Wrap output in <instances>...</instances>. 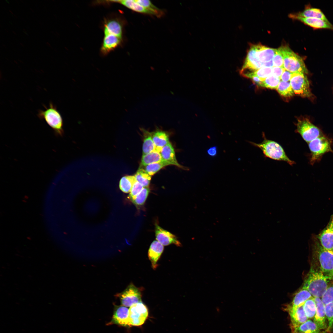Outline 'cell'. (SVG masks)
Instances as JSON below:
<instances>
[{"label": "cell", "instance_id": "cell-1", "mask_svg": "<svg viewBox=\"0 0 333 333\" xmlns=\"http://www.w3.org/2000/svg\"><path fill=\"white\" fill-rule=\"evenodd\" d=\"M332 280L324 275L319 270L312 267L302 288L307 290L314 298H321Z\"/></svg>", "mask_w": 333, "mask_h": 333}, {"label": "cell", "instance_id": "cell-2", "mask_svg": "<svg viewBox=\"0 0 333 333\" xmlns=\"http://www.w3.org/2000/svg\"><path fill=\"white\" fill-rule=\"evenodd\" d=\"M43 106L45 110H39L37 114L38 117L45 121L52 129L55 136H62L64 133L63 121L56 106L52 102H50L48 107L44 105Z\"/></svg>", "mask_w": 333, "mask_h": 333}, {"label": "cell", "instance_id": "cell-3", "mask_svg": "<svg viewBox=\"0 0 333 333\" xmlns=\"http://www.w3.org/2000/svg\"><path fill=\"white\" fill-rule=\"evenodd\" d=\"M313 247L319 264V270L325 276L333 280V253L324 249L315 236Z\"/></svg>", "mask_w": 333, "mask_h": 333}, {"label": "cell", "instance_id": "cell-4", "mask_svg": "<svg viewBox=\"0 0 333 333\" xmlns=\"http://www.w3.org/2000/svg\"><path fill=\"white\" fill-rule=\"evenodd\" d=\"M263 137L264 139L260 143L249 142L260 149L266 157L276 160L286 162L291 165L295 163L294 161L287 157L280 144L275 141L267 139L264 135Z\"/></svg>", "mask_w": 333, "mask_h": 333}, {"label": "cell", "instance_id": "cell-5", "mask_svg": "<svg viewBox=\"0 0 333 333\" xmlns=\"http://www.w3.org/2000/svg\"><path fill=\"white\" fill-rule=\"evenodd\" d=\"M283 57V68L292 73H308V70L302 58L294 53L288 46L281 47Z\"/></svg>", "mask_w": 333, "mask_h": 333}, {"label": "cell", "instance_id": "cell-6", "mask_svg": "<svg viewBox=\"0 0 333 333\" xmlns=\"http://www.w3.org/2000/svg\"><path fill=\"white\" fill-rule=\"evenodd\" d=\"M311 153L310 163L313 164L325 153L332 151L330 140L322 135L308 143Z\"/></svg>", "mask_w": 333, "mask_h": 333}, {"label": "cell", "instance_id": "cell-7", "mask_svg": "<svg viewBox=\"0 0 333 333\" xmlns=\"http://www.w3.org/2000/svg\"><path fill=\"white\" fill-rule=\"evenodd\" d=\"M290 82L294 94L303 97L312 96L308 78L305 74L292 73Z\"/></svg>", "mask_w": 333, "mask_h": 333}, {"label": "cell", "instance_id": "cell-8", "mask_svg": "<svg viewBox=\"0 0 333 333\" xmlns=\"http://www.w3.org/2000/svg\"><path fill=\"white\" fill-rule=\"evenodd\" d=\"M296 125V132L308 143L323 135L319 129L306 118L298 119Z\"/></svg>", "mask_w": 333, "mask_h": 333}, {"label": "cell", "instance_id": "cell-9", "mask_svg": "<svg viewBox=\"0 0 333 333\" xmlns=\"http://www.w3.org/2000/svg\"><path fill=\"white\" fill-rule=\"evenodd\" d=\"M122 306L130 307L132 305L142 302L141 289L133 283L130 284L122 292L117 294Z\"/></svg>", "mask_w": 333, "mask_h": 333}, {"label": "cell", "instance_id": "cell-10", "mask_svg": "<svg viewBox=\"0 0 333 333\" xmlns=\"http://www.w3.org/2000/svg\"><path fill=\"white\" fill-rule=\"evenodd\" d=\"M129 313L131 326L142 325L146 320L148 314L147 308L142 302L130 307Z\"/></svg>", "mask_w": 333, "mask_h": 333}, {"label": "cell", "instance_id": "cell-11", "mask_svg": "<svg viewBox=\"0 0 333 333\" xmlns=\"http://www.w3.org/2000/svg\"><path fill=\"white\" fill-rule=\"evenodd\" d=\"M263 67L262 63L261 62L256 56L254 45H252L249 49L240 73L246 77L248 75Z\"/></svg>", "mask_w": 333, "mask_h": 333}, {"label": "cell", "instance_id": "cell-12", "mask_svg": "<svg viewBox=\"0 0 333 333\" xmlns=\"http://www.w3.org/2000/svg\"><path fill=\"white\" fill-rule=\"evenodd\" d=\"M315 236L324 249L333 253V214L326 227Z\"/></svg>", "mask_w": 333, "mask_h": 333}, {"label": "cell", "instance_id": "cell-13", "mask_svg": "<svg viewBox=\"0 0 333 333\" xmlns=\"http://www.w3.org/2000/svg\"><path fill=\"white\" fill-rule=\"evenodd\" d=\"M286 309L290 318L291 330L298 327L308 319L304 310L303 304L296 307L289 305L287 306Z\"/></svg>", "mask_w": 333, "mask_h": 333}, {"label": "cell", "instance_id": "cell-14", "mask_svg": "<svg viewBox=\"0 0 333 333\" xmlns=\"http://www.w3.org/2000/svg\"><path fill=\"white\" fill-rule=\"evenodd\" d=\"M155 234L157 240L163 245L174 244L178 247L182 246L181 243L175 236L164 230L157 224L155 225Z\"/></svg>", "mask_w": 333, "mask_h": 333}, {"label": "cell", "instance_id": "cell-15", "mask_svg": "<svg viewBox=\"0 0 333 333\" xmlns=\"http://www.w3.org/2000/svg\"><path fill=\"white\" fill-rule=\"evenodd\" d=\"M160 153L162 160L168 165H174L184 170H189L188 167L179 163L176 159L174 148L170 142L162 148Z\"/></svg>", "mask_w": 333, "mask_h": 333}, {"label": "cell", "instance_id": "cell-16", "mask_svg": "<svg viewBox=\"0 0 333 333\" xmlns=\"http://www.w3.org/2000/svg\"><path fill=\"white\" fill-rule=\"evenodd\" d=\"M315 302L316 310L314 318V322L320 330H324L327 328L325 305L321 298H314Z\"/></svg>", "mask_w": 333, "mask_h": 333}, {"label": "cell", "instance_id": "cell-17", "mask_svg": "<svg viewBox=\"0 0 333 333\" xmlns=\"http://www.w3.org/2000/svg\"><path fill=\"white\" fill-rule=\"evenodd\" d=\"M290 17L298 19L306 25L315 29H328L333 30V26L329 22L322 19L310 18H304L295 14L289 15Z\"/></svg>", "mask_w": 333, "mask_h": 333}, {"label": "cell", "instance_id": "cell-18", "mask_svg": "<svg viewBox=\"0 0 333 333\" xmlns=\"http://www.w3.org/2000/svg\"><path fill=\"white\" fill-rule=\"evenodd\" d=\"M112 321L121 326H130L129 309L123 306H116Z\"/></svg>", "mask_w": 333, "mask_h": 333}, {"label": "cell", "instance_id": "cell-19", "mask_svg": "<svg viewBox=\"0 0 333 333\" xmlns=\"http://www.w3.org/2000/svg\"><path fill=\"white\" fill-rule=\"evenodd\" d=\"M163 250V245L157 240H154L151 244L148 251V257L153 269L158 266L157 262Z\"/></svg>", "mask_w": 333, "mask_h": 333}, {"label": "cell", "instance_id": "cell-20", "mask_svg": "<svg viewBox=\"0 0 333 333\" xmlns=\"http://www.w3.org/2000/svg\"><path fill=\"white\" fill-rule=\"evenodd\" d=\"M122 38L115 35H104L101 51L103 54L108 53L120 44Z\"/></svg>", "mask_w": 333, "mask_h": 333}, {"label": "cell", "instance_id": "cell-21", "mask_svg": "<svg viewBox=\"0 0 333 333\" xmlns=\"http://www.w3.org/2000/svg\"><path fill=\"white\" fill-rule=\"evenodd\" d=\"M256 56L261 63L268 62L272 60L276 49L265 47L261 44L254 45Z\"/></svg>", "mask_w": 333, "mask_h": 333}, {"label": "cell", "instance_id": "cell-22", "mask_svg": "<svg viewBox=\"0 0 333 333\" xmlns=\"http://www.w3.org/2000/svg\"><path fill=\"white\" fill-rule=\"evenodd\" d=\"M104 35H113L122 38V25L117 19L112 18L108 20L104 24Z\"/></svg>", "mask_w": 333, "mask_h": 333}, {"label": "cell", "instance_id": "cell-23", "mask_svg": "<svg viewBox=\"0 0 333 333\" xmlns=\"http://www.w3.org/2000/svg\"><path fill=\"white\" fill-rule=\"evenodd\" d=\"M152 139L156 147L155 151L160 153L162 148L170 142L167 134L162 130L152 132Z\"/></svg>", "mask_w": 333, "mask_h": 333}, {"label": "cell", "instance_id": "cell-24", "mask_svg": "<svg viewBox=\"0 0 333 333\" xmlns=\"http://www.w3.org/2000/svg\"><path fill=\"white\" fill-rule=\"evenodd\" d=\"M291 330L292 333L295 332L320 333V330L314 321L309 319L305 323Z\"/></svg>", "mask_w": 333, "mask_h": 333}, {"label": "cell", "instance_id": "cell-25", "mask_svg": "<svg viewBox=\"0 0 333 333\" xmlns=\"http://www.w3.org/2000/svg\"><path fill=\"white\" fill-rule=\"evenodd\" d=\"M144 136L142 147V155L155 151L156 147L152 139V132L142 129Z\"/></svg>", "mask_w": 333, "mask_h": 333}, {"label": "cell", "instance_id": "cell-26", "mask_svg": "<svg viewBox=\"0 0 333 333\" xmlns=\"http://www.w3.org/2000/svg\"><path fill=\"white\" fill-rule=\"evenodd\" d=\"M111 1L120 3L126 7L138 12L154 15L152 12L138 3L135 0H114Z\"/></svg>", "mask_w": 333, "mask_h": 333}, {"label": "cell", "instance_id": "cell-27", "mask_svg": "<svg viewBox=\"0 0 333 333\" xmlns=\"http://www.w3.org/2000/svg\"><path fill=\"white\" fill-rule=\"evenodd\" d=\"M312 297H313L310 292L302 287L296 294L290 305L294 307L298 306L303 304L306 301Z\"/></svg>", "mask_w": 333, "mask_h": 333}, {"label": "cell", "instance_id": "cell-28", "mask_svg": "<svg viewBox=\"0 0 333 333\" xmlns=\"http://www.w3.org/2000/svg\"><path fill=\"white\" fill-rule=\"evenodd\" d=\"M295 15L301 17L316 18L329 22L321 10L316 8H308Z\"/></svg>", "mask_w": 333, "mask_h": 333}, {"label": "cell", "instance_id": "cell-29", "mask_svg": "<svg viewBox=\"0 0 333 333\" xmlns=\"http://www.w3.org/2000/svg\"><path fill=\"white\" fill-rule=\"evenodd\" d=\"M162 161L160 152L154 151L142 155L139 168H142L149 164L158 162Z\"/></svg>", "mask_w": 333, "mask_h": 333}, {"label": "cell", "instance_id": "cell-30", "mask_svg": "<svg viewBox=\"0 0 333 333\" xmlns=\"http://www.w3.org/2000/svg\"><path fill=\"white\" fill-rule=\"evenodd\" d=\"M136 181L134 176H124L121 178L120 181V188L124 193L130 192L133 185Z\"/></svg>", "mask_w": 333, "mask_h": 333}, {"label": "cell", "instance_id": "cell-31", "mask_svg": "<svg viewBox=\"0 0 333 333\" xmlns=\"http://www.w3.org/2000/svg\"><path fill=\"white\" fill-rule=\"evenodd\" d=\"M277 90L280 95L285 97L290 98L294 94L290 81L284 82L281 80Z\"/></svg>", "mask_w": 333, "mask_h": 333}, {"label": "cell", "instance_id": "cell-32", "mask_svg": "<svg viewBox=\"0 0 333 333\" xmlns=\"http://www.w3.org/2000/svg\"><path fill=\"white\" fill-rule=\"evenodd\" d=\"M280 81V77L271 74L261 82L258 86L271 89H277Z\"/></svg>", "mask_w": 333, "mask_h": 333}, {"label": "cell", "instance_id": "cell-33", "mask_svg": "<svg viewBox=\"0 0 333 333\" xmlns=\"http://www.w3.org/2000/svg\"><path fill=\"white\" fill-rule=\"evenodd\" d=\"M137 181L144 187H148L151 179V176L149 175L142 168H139L134 175Z\"/></svg>", "mask_w": 333, "mask_h": 333}, {"label": "cell", "instance_id": "cell-34", "mask_svg": "<svg viewBox=\"0 0 333 333\" xmlns=\"http://www.w3.org/2000/svg\"><path fill=\"white\" fill-rule=\"evenodd\" d=\"M303 308L308 319L314 317L316 310V307L314 297L306 301L303 304Z\"/></svg>", "mask_w": 333, "mask_h": 333}, {"label": "cell", "instance_id": "cell-35", "mask_svg": "<svg viewBox=\"0 0 333 333\" xmlns=\"http://www.w3.org/2000/svg\"><path fill=\"white\" fill-rule=\"evenodd\" d=\"M135 1L138 3L152 12L154 15L158 17H160L162 15L163 11L154 5L150 1L148 0H135Z\"/></svg>", "mask_w": 333, "mask_h": 333}, {"label": "cell", "instance_id": "cell-36", "mask_svg": "<svg viewBox=\"0 0 333 333\" xmlns=\"http://www.w3.org/2000/svg\"><path fill=\"white\" fill-rule=\"evenodd\" d=\"M272 68L262 67L249 74L246 77L251 79L253 76H257L261 79L263 81L266 78L272 74Z\"/></svg>", "mask_w": 333, "mask_h": 333}, {"label": "cell", "instance_id": "cell-37", "mask_svg": "<svg viewBox=\"0 0 333 333\" xmlns=\"http://www.w3.org/2000/svg\"><path fill=\"white\" fill-rule=\"evenodd\" d=\"M168 165L163 161L152 163L142 168L150 175H153L163 167Z\"/></svg>", "mask_w": 333, "mask_h": 333}, {"label": "cell", "instance_id": "cell-38", "mask_svg": "<svg viewBox=\"0 0 333 333\" xmlns=\"http://www.w3.org/2000/svg\"><path fill=\"white\" fill-rule=\"evenodd\" d=\"M150 189L148 187H144L140 192L132 200V201L136 206L143 205L148 196Z\"/></svg>", "mask_w": 333, "mask_h": 333}, {"label": "cell", "instance_id": "cell-39", "mask_svg": "<svg viewBox=\"0 0 333 333\" xmlns=\"http://www.w3.org/2000/svg\"><path fill=\"white\" fill-rule=\"evenodd\" d=\"M325 312L326 318L328 321V326L327 331H329L333 325V302L325 305Z\"/></svg>", "mask_w": 333, "mask_h": 333}, {"label": "cell", "instance_id": "cell-40", "mask_svg": "<svg viewBox=\"0 0 333 333\" xmlns=\"http://www.w3.org/2000/svg\"><path fill=\"white\" fill-rule=\"evenodd\" d=\"M321 298L324 305L333 302V280Z\"/></svg>", "mask_w": 333, "mask_h": 333}, {"label": "cell", "instance_id": "cell-41", "mask_svg": "<svg viewBox=\"0 0 333 333\" xmlns=\"http://www.w3.org/2000/svg\"><path fill=\"white\" fill-rule=\"evenodd\" d=\"M273 61V67L283 68V57L281 47L276 49Z\"/></svg>", "mask_w": 333, "mask_h": 333}, {"label": "cell", "instance_id": "cell-42", "mask_svg": "<svg viewBox=\"0 0 333 333\" xmlns=\"http://www.w3.org/2000/svg\"><path fill=\"white\" fill-rule=\"evenodd\" d=\"M143 187L142 185L138 182L137 181H136L133 185L129 195V197L131 200H133L140 192Z\"/></svg>", "mask_w": 333, "mask_h": 333}, {"label": "cell", "instance_id": "cell-43", "mask_svg": "<svg viewBox=\"0 0 333 333\" xmlns=\"http://www.w3.org/2000/svg\"><path fill=\"white\" fill-rule=\"evenodd\" d=\"M292 73V72L285 69L280 77V80L284 82L290 81Z\"/></svg>", "mask_w": 333, "mask_h": 333}, {"label": "cell", "instance_id": "cell-44", "mask_svg": "<svg viewBox=\"0 0 333 333\" xmlns=\"http://www.w3.org/2000/svg\"><path fill=\"white\" fill-rule=\"evenodd\" d=\"M272 69V74L280 78L285 69L283 67H273Z\"/></svg>", "mask_w": 333, "mask_h": 333}, {"label": "cell", "instance_id": "cell-45", "mask_svg": "<svg viewBox=\"0 0 333 333\" xmlns=\"http://www.w3.org/2000/svg\"><path fill=\"white\" fill-rule=\"evenodd\" d=\"M208 154L211 157H215L217 154V147L214 146L209 148L207 150Z\"/></svg>", "mask_w": 333, "mask_h": 333}, {"label": "cell", "instance_id": "cell-46", "mask_svg": "<svg viewBox=\"0 0 333 333\" xmlns=\"http://www.w3.org/2000/svg\"><path fill=\"white\" fill-rule=\"evenodd\" d=\"M263 67L272 68L273 67V60L268 62L262 63Z\"/></svg>", "mask_w": 333, "mask_h": 333}, {"label": "cell", "instance_id": "cell-47", "mask_svg": "<svg viewBox=\"0 0 333 333\" xmlns=\"http://www.w3.org/2000/svg\"><path fill=\"white\" fill-rule=\"evenodd\" d=\"M46 44H47V45L50 46V47H51V45H50V43H48V42H47L46 43Z\"/></svg>", "mask_w": 333, "mask_h": 333}, {"label": "cell", "instance_id": "cell-48", "mask_svg": "<svg viewBox=\"0 0 333 333\" xmlns=\"http://www.w3.org/2000/svg\"><path fill=\"white\" fill-rule=\"evenodd\" d=\"M294 333H303L300 332H294Z\"/></svg>", "mask_w": 333, "mask_h": 333}, {"label": "cell", "instance_id": "cell-49", "mask_svg": "<svg viewBox=\"0 0 333 333\" xmlns=\"http://www.w3.org/2000/svg\"><path fill=\"white\" fill-rule=\"evenodd\" d=\"M9 11H10V13H11V14H13V12H12V11H11L10 10H9Z\"/></svg>", "mask_w": 333, "mask_h": 333}, {"label": "cell", "instance_id": "cell-50", "mask_svg": "<svg viewBox=\"0 0 333 333\" xmlns=\"http://www.w3.org/2000/svg\"><path fill=\"white\" fill-rule=\"evenodd\" d=\"M20 44H21V45L23 46V47L24 46L23 45V44H22L21 43H20Z\"/></svg>", "mask_w": 333, "mask_h": 333}, {"label": "cell", "instance_id": "cell-51", "mask_svg": "<svg viewBox=\"0 0 333 333\" xmlns=\"http://www.w3.org/2000/svg\"><path fill=\"white\" fill-rule=\"evenodd\" d=\"M13 33H14V34H16V33H15V32L14 31H13Z\"/></svg>", "mask_w": 333, "mask_h": 333}]
</instances>
